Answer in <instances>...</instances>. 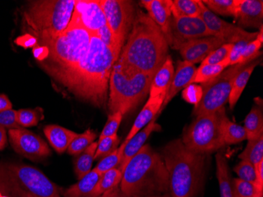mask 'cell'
I'll use <instances>...</instances> for the list:
<instances>
[{"instance_id": "obj_1", "label": "cell", "mask_w": 263, "mask_h": 197, "mask_svg": "<svg viewBox=\"0 0 263 197\" xmlns=\"http://www.w3.org/2000/svg\"><path fill=\"white\" fill-rule=\"evenodd\" d=\"M168 50L169 44L160 28L147 14L137 10L117 63L128 76L140 72L155 77L169 56Z\"/></svg>"}, {"instance_id": "obj_2", "label": "cell", "mask_w": 263, "mask_h": 197, "mask_svg": "<svg viewBox=\"0 0 263 197\" xmlns=\"http://www.w3.org/2000/svg\"><path fill=\"white\" fill-rule=\"evenodd\" d=\"M118 60L111 49L106 47L97 35H91L85 60L63 86L81 100L97 108H105L108 101L110 75Z\"/></svg>"}, {"instance_id": "obj_3", "label": "cell", "mask_w": 263, "mask_h": 197, "mask_svg": "<svg viewBox=\"0 0 263 197\" xmlns=\"http://www.w3.org/2000/svg\"><path fill=\"white\" fill-rule=\"evenodd\" d=\"M91 35L73 14L67 28L44 47L46 71L63 85L85 60Z\"/></svg>"}, {"instance_id": "obj_4", "label": "cell", "mask_w": 263, "mask_h": 197, "mask_svg": "<svg viewBox=\"0 0 263 197\" xmlns=\"http://www.w3.org/2000/svg\"><path fill=\"white\" fill-rule=\"evenodd\" d=\"M162 157L169 174L171 197H198L204 186L206 154L189 150L181 139L162 149Z\"/></svg>"}, {"instance_id": "obj_5", "label": "cell", "mask_w": 263, "mask_h": 197, "mask_svg": "<svg viewBox=\"0 0 263 197\" xmlns=\"http://www.w3.org/2000/svg\"><path fill=\"white\" fill-rule=\"evenodd\" d=\"M119 187L124 193L136 196L170 194L169 174L161 154L143 145L125 167Z\"/></svg>"}, {"instance_id": "obj_6", "label": "cell", "mask_w": 263, "mask_h": 197, "mask_svg": "<svg viewBox=\"0 0 263 197\" xmlns=\"http://www.w3.org/2000/svg\"><path fill=\"white\" fill-rule=\"evenodd\" d=\"M76 0L32 1L22 11V30L44 47L69 26Z\"/></svg>"}, {"instance_id": "obj_7", "label": "cell", "mask_w": 263, "mask_h": 197, "mask_svg": "<svg viewBox=\"0 0 263 197\" xmlns=\"http://www.w3.org/2000/svg\"><path fill=\"white\" fill-rule=\"evenodd\" d=\"M60 189L41 170L21 163H0V192L10 197H61Z\"/></svg>"}, {"instance_id": "obj_8", "label": "cell", "mask_w": 263, "mask_h": 197, "mask_svg": "<svg viewBox=\"0 0 263 197\" xmlns=\"http://www.w3.org/2000/svg\"><path fill=\"white\" fill-rule=\"evenodd\" d=\"M153 78L140 72L128 76L122 72L120 65L116 62L109 82V115L120 112L125 115L135 109L150 92Z\"/></svg>"}, {"instance_id": "obj_9", "label": "cell", "mask_w": 263, "mask_h": 197, "mask_svg": "<svg viewBox=\"0 0 263 197\" xmlns=\"http://www.w3.org/2000/svg\"><path fill=\"white\" fill-rule=\"evenodd\" d=\"M226 116V108L217 112L201 114L183 133L181 140L189 150L197 153L209 154L226 146L222 135V122Z\"/></svg>"}, {"instance_id": "obj_10", "label": "cell", "mask_w": 263, "mask_h": 197, "mask_svg": "<svg viewBox=\"0 0 263 197\" xmlns=\"http://www.w3.org/2000/svg\"><path fill=\"white\" fill-rule=\"evenodd\" d=\"M247 65L236 64L224 69L216 78L201 84L202 96L195 105L193 115L215 112L229 101L233 81Z\"/></svg>"}, {"instance_id": "obj_11", "label": "cell", "mask_w": 263, "mask_h": 197, "mask_svg": "<svg viewBox=\"0 0 263 197\" xmlns=\"http://www.w3.org/2000/svg\"><path fill=\"white\" fill-rule=\"evenodd\" d=\"M104 12L107 26L115 38L118 48L122 51L131 31L136 10L134 2L126 0H99Z\"/></svg>"}, {"instance_id": "obj_12", "label": "cell", "mask_w": 263, "mask_h": 197, "mask_svg": "<svg viewBox=\"0 0 263 197\" xmlns=\"http://www.w3.org/2000/svg\"><path fill=\"white\" fill-rule=\"evenodd\" d=\"M12 148L19 155L32 161H41L51 155L45 141L32 132L25 128L13 129L8 131Z\"/></svg>"}, {"instance_id": "obj_13", "label": "cell", "mask_w": 263, "mask_h": 197, "mask_svg": "<svg viewBox=\"0 0 263 197\" xmlns=\"http://www.w3.org/2000/svg\"><path fill=\"white\" fill-rule=\"evenodd\" d=\"M199 5L200 7L201 17L214 37L223 40L226 44H233L239 41H252L256 39L258 32H249L243 28L224 22L216 14H213L201 0H199Z\"/></svg>"}, {"instance_id": "obj_14", "label": "cell", "mask_w": 263, "mask_h": 197, "mask_svg": "<svg viewBox=\"0 0 263 197\" xmlns=\"http://www.w3.org/2000/svg\"><path fill=\"white\" fill-rule=\"evenodd\" d=\"M171 45L179 50L184 43L199 38L214 37L202 17H175L171 19Z\"/></svg>"}, {"instance_id": "obj_15", "label": "cell", "mask_w": 263, "mask_h": 197, "mask_svg": "<svg viewBox=\"0 0 263 197\" xmlns=\"http://www.w3.org/2000/svg\"><path fill=\"white\" fill-rule=\"evenodd\" d=\"M73 14L92 35L107 24L99 0H77Z\"/></svg>"}, {"instance_id": "obj_16", "label": "cell", "mask_w": 263, "mask_h": 197, "mask_svg": "<svg viewBox=\"0 0 263 197\" xmlns=\"http://www.w3.org/2000/svg\"><path fill=\"white\" fill-rule=\"evenodd\" d=\"M224 44L220 38L209 37L187 41L181 46L179 51L184 61L195 65L202 63L211 52Z\"/></svg>"}, {"instance_id": "obj_17", "label": "cell", "mask_w": 263, "mask_h": 197, "mask_svg": "<svg viewBox=\"0 0 263 197\" xmlns=\"http://www.w3.org/2000/svg\"><path fill=\"white\" fill-rule=\"evenodd\" d=\"M241 27L259 29L262 27L263 1L261 0H236L233 16Z\"/></svg>"}, {"instance_id": "obj_18", "label": "cell", "mask_w": 263, "mask_h": 197, "mask_svg": "<svg viewBox=\"0 0 263 197\" xmlns=\"http://www.w3.org/2000/svg\"><path fill=\"white\" fill-rule=\"evenodd\" d=\"M140 4L147 10V15L160 28L166 40L171 45V19L172 0H143Z\"/></svg>"}, {"instance_id": "obj_19", "label": "cell", "mask_w": 263, "mask_h": 197, "mask_svg": "<svg viewBox=\"0 0 263 197\" xmlns=\"http://www.w3.org/2000/svg\"><path fill=\"white\" fill-rule=\"evenodd\" d=\"M159 116V115L155 116L152 120V121L149 122L148 125L146 126L137 134L134 135V137H132L128 142L123 143L125 145V149H124L120 164L118 167L122 173H123L125 167L131 160V158L135 156L137 152L142 149V147L145 145V142L148 139L149 136L153 132L161 131V130H162L161 126L156 123V120H157Z\"/></svg>"}, {"instance_id": "obj_20", "label": "cell", "mask_w": 263, "mask_h": 197, "mask_svg": "<svg viewBox=\"0 0 263 197\" xmlns=\"http://www.w3.org/2000/svg\"><path fill=\"white\" fill-rule=\"evenodd\" d=\"M196 69H197L194 64L187 63L186 61H178L177 62V69L174 72V76L171 87L165 95V100H164L162 108L159 111V115L163 111L165 106L173 100V98L179 92L189 85V83L194 77Z\"/></svg>"}, {"instance_id": "obj_21", "label": "cell", "mask_w": 263, "mask_h": 197, "mask_svg": "<svg viewBox=\"0 0 263 197\" xmlns=\"http://www.w3.org/2000/svg\"><path fill=\"white\" fill-rule=\"evenodd\" d=\"M165 97V94H162L154 98L149 97L147 103L136 118L134 126L127 135L126 138L123 143L128 142L134 135L137 134L142 129L148 125L149 122H151L155 116L159 115V112L162 108Z\"/></svg>"}, {"instance_id": "obj_22", "label": "cell", "mask_w": 263, "mask_h": 197, "mask_svg": "<svg viewBox=\"0 0 263 197\" xmlns=\"http://www.w3.org/2000/svg\"><path fill=\"white\" fill-rule=\"evenodd\" d=\"M174 72L175 71H174L172 59L171 56H168L165 63L158 70L152 80L150 92H149L151 98L156 97L162 94L166 95L172 83Z\"/></svg>"}, {"instance_id": "obj_23", "label": "cell", "mask_w": 263, "mask_h": 197, "mask_svg": "<svg viewBox=\"0 0 263 197\" xmlns=\"http://www.w3.org/2000/svg\"><path fill=\"white\" fill-rule=\"evenodd\" d=\"M48 141L58 153H64L78 133L57 125L46 126L44 129Z\"/></svg>"}, {"instance_id": "obj_24", "label": "cell", "mask_w": 263, "mask_h": 197, "mask_svg": "<svg viewBox=\"0 0 263 197\" xmlns=\"http://www.w3.org/2000/svg\"><path fill=\"white\" fill-rule=\"evenodd\" d=\"M216 159L217 178L219 184L221 197H233V178L229 170L228 161L224 150L220 149L215 156Z\"/></svg>"}, {"instance_id": "obj_25", "label": "cell", "mask_w": 263, "mask_h": 197, "mask_svg": "<svg viewBox=\"0 0 263 197\" xmlns=\"http://www.w3.org/2000/svg\"><path fill=\"white\" fill-rule=\"evenodd\" d=\"M102 174L93 169L88 174L80 179L67 189H60V195L63 197H86L97 186Z\"/></svg>"}, {"instance_id": "obj_26", "label": "cell", "mask_w": 263, "mask_h": 197, "mask_svg": "<svg viewBox=\"0 0 263 197\" xmlns=\"http://www.w3.org/2000/svg\"><path fill=\"white\" fill-rule=\"evenodd\" d=\"M260 60H255L252 62L249 65H247L246 67L243 68L240 71L233 83V87H232L231 93H230V97H229V104H230V109L233 110L236 106V103L241 96L248 81H249L250 77L252 75L254 69L256 67L257 65L259 63Z\"/></svg>"}, {"instance_id": "obj_27", "label": "cell", "mask_w": 263, "mask_h": 197, "mask_svg": "<svg viewBox=\"0 0 263 197\" xmlns=\"http://www.w3.org/2000/svg\"><path fill=\"white\" fill-rule=\"evenodd\" d=\"M247 140H255L263 137L262 110L258 106L252 108L245 120Z\"/></svg>"}, {"instance_id": "obj_28", "label": "cell", "mask_w": 263, "mask_h": 197, "mask_svg": "<svg viewBox=\"0 0 263 197\" xmlns=\"http://www.w3.org/2000/svg\"><path fill=\"white\" fill-rule=\"evenodd\" d=\"M122 178V173L118 168L112 169L102 174L97 186L86 197H100L105 192L119 185Z\"/></svg>"}, {"instance_id": "obj_29", "label": "cell", "mask_w": 263, "mask_h": 197, "mask_svg": "<svg viewBox=\"0 0 263 197\" xmlns=\"http://www.w3.org/2000/svg\"><path fill=\"white\" fill-rule=\"evenodd\" d=\"M97 145L98 142H93L84 152L76 155L77 158L74 160V170L78 180L85 177L91 171Z\"/></svg>"}, {"instance_id": "obj_30", "label": "cell", "mask_w": 263, "mask_h": 197, "mask_svg": "<svg viewBox=\"0 0 263 197\" xmlns=\"http://www.w3.org/2000/svg\"><path fill=\"white\" fill-rule=\"evenodd\" d=\"M171 13L175 17H200L199 0H174L171 4Z\"/></svg>"}, {"instance_id": "obj_31", "label": "cell", "mask_w": 263, "mask_h": 197, "mask_svg": "<svg viewBox=\"0 0 263 197\" xmlns=\"http://www.w3.org/2000/svg\"><path fill=\"white\" fill-rule=\"evenodd\" d=\"M223 140L226 145H236L247 140L245 128L224 117L222 122Z\"/></svg>"}, {"instance_id": "obj_32", "label": "cell", "mask_w": 263, "mask_h": 197, "mask_svg": "<svg viewBox=\"0 0 263 197\" xmlns=\"http://www.w3.org/2000/svg\"><path fill=\"white\" fill-rule=\"evenodd\" d=\"M239 158L246 160L254 167L263 160V137L255 140H248L245 150L239 155Z\"/></svg>"}, {"instance_id": "obj_33", "label": "cell", "mask_w": 263, "mask_h": 197, "mask_svg": "<svg viewBox=\"0 0 263 197\" xmlns=\"http://www.w3.org/2000/svg\"><path fill=\"white\" fill-rule=\"evenodd\" d=\"M226 68V66H224V63L218 65L200 66L196 69L194 77L189 84H203V83L208 82L213 78H216Z\"/></svg>"}, {"instance_id": "obj_34", "label": "cell", "mask_w": 263, "mask_h": 197, "mask_svg": "<svg viewBox=\"0 0 263 197\" xmlns=\"http://www.w3.org/2000/svg\"><path fill=\"white\" fill-rule=\"evenodd\" d=\"M44 111L42 108L35 109H21L17 111V124L22 128L37 126L38 123L44 119Z\"/></svg>"}, {"instance_id": "obj_35", "label": "cell", "mask_w": 263, "mask_h": 197, "mask_svg": "<svg viewBox=\"0 0 263 197\" xmlns=\"http://www.w3.org/2000/svg\"><path fill=\"white\" fill-rule=\"evenodd\" d=\"M96 138H97V133H95L92 130H86L82 134H78L69 145L67 149L68 153L72 155H79L93 142H95Z\"/></svg>"}, {"instance_id": "obj_36", "label": "cell", "mask_w": 263, "mask_h": 197, "mask_svg": "<svg viewBox=\"0 0 263 197\" xmlns=\"http://www.w3.org/2000/svg\"><path fill=\"white\" fill-rule=\"evenodd\" d=\"M124 149H125V145L122 143L121 146L118 147V149H115L112 153L101 158L94 170L98 172L99 174H103L112 169L118 168L122 160Z\"/></svg>"}, {"instance_id": "obj_37", "label": "cell", "mask_w": 263, "mask_h": 197, "mask_svg": "<svg viewBox=\"0 0 263 197\" xmlns=\"http://www.w3.org/2000/svg\"><path fill=\"white\" fill-rule=\"evenodd\" d=\"M202 2L213 14L234 16L236 0H202Z\"/></svg>"}, {"instance_id": "obj_38", "label": "cell", "mask_w": 263, "mask_h": 197, "mask_svg": "<svg viewBox=\"0 0 263 197\" xmlns=\"http://www.w3.org/2000/svg\"><path fill=\"white\" fill-rule=\"evenodd\" d=\"M262 27L260 28V32H258L256 39L251 41L247 46L240 58L239 64L248 65L254 59L258 58L261 55L260 49L262 47Z\"/></svg>"}, {"instance_id": "obj_39", "label": "cell", "mask_w": 263, "mask_h": 197, "mask_svg": "<svg viewBox=\"0 0 263 197\" xmlns=\"http://www.w3.org/2000/svg\"><path fill=\"white\" fill-rule=\"evenodd\" d=\"M119 143H120V138L118 137V135L114 136V137L100 139L96 154H95L94 159L103 158V157L112 153L115 149H118Z\"/></svg>"}, {"instance_id": "obj_40", "label": "cell", "mask_w": 263, "mask_h": 197, "mask_svg": "<svg viewBox=\"0 0 263 197\" xmlns=\"http://www.w3.org/2000/svg\"><path fill=\"white\" fill-rule=\"evenodd\" d=\"M233 44H224L218 47L216 50H214L211 52L204 60L201 63V66L204 65H218L221 63H224L226 65V61L228 59L231 51ZM227 67V66H226Z\"/></svg>"}, {"instance_id": "obj_41", "label": "cell", "mask_w": 263, "mask_h": 197, "mask_svg": "<svg viewBox=\"0 0 263 197\" xmlns=\"http://www.w3.org/2000/svg\"><path fill=\"white\" fill-rule=\"evenodd\" d=\"M233 197H252L257 190L255 184L245 182L241 179H233Z\"/></svg>"}, {"instance_id": "obj_42", "label": "cell", "mask_w": 263, "mask_h": 197, "mask_svg": "<svg viewBox=\"0 0 263 197\" xmlns=\"http://www.w3.org/2000/svg\"><path fill=\"white\" fill-rule=\"evenodd\" d=\"M123 117L124 115L120 112L109 115L108 119H107L106 125L100 134V139L116 136L117 132L120 127Z\"/></svg>"}, {"instance_id": "obj_43", "label": "cell", "mask_w": 263, "mask_h": 197, "mask_svg": "<svg viewBox=\"0 0 263 197\" xmlns=\"http://www.w3.org/2000/svg\"><path fill=\"white\" fill-rule=\"evenodd\" d=\"M235 173L237 174L238 178L245 181V182L255 183V168L251 163L246 160H241L233 169Z\"/></svg>"}, {"instance_id": "obj_44", "label": "cell", "mask_w": 263, "mask_h": 197, "mask_svg": "<svg viewBox=\"0 0 263 197\" xmlns=\"http://www.w3.org/2000/svg\"><path fill=\"white\" fill-rule=\"evenodd\" d=\"M95 35H97V37L101 40L102 42H103L106 47H108L109 48L111 49L112 51L116 55L117 57L119 58L121 51L118 48V46H117L116 42H115L113 33H112L111 30H110L109 26H107V24H106V26L102 27L101 29L97 32V33L95 34Z\"/></svg>"}, {"instance_id": "obj_45", "label": "cell", "mask_w": 263, "mask_h": 197, "mask_svg": "<svg viewBox=\"0 0 263 197\" xmlns=\"http://www.w3.org/2000/svg\"><path fill=\"white\" fill-rule=\"evenodd\" d=\"M0 127L9 130L21 128L17 124V111L14 109L0 111Z\"/></svg>"}, {"instance_id": "obj_46", "label": "cell", "mask_w": 263, "mask_h": 197, "mask_svg": "<svg viewBox=\"0 0 263 197\" xmlns=\"http://www.w3.org/2000/svg\"><path fill=\"white\" fill-rule=\"evenodd\" d=\"M250 42L251 41H241L233 44L230 56H229L227 60L226 61V65L227 67L239 64L240 58H241L245 48H246L247 46H248Z\"/></svg>"}, {"instance_id": "obj_47", "label": "cell", "mask_w": 263, "mask_h": 197, "mask_svg": "<svg viewBox=\"0 0 263 197\" xmlns=\"http://www.w3.org/2000/svg\"><path fill=\"white\" fill-rule=\"evenodd\" d=\"M100 197H140L136 196V195H127V194L124 193L122 190H121L119 185L115 186L112 188L110 190L105 192L103 195H100ZM155 197H171V194H165V195H160V196H155Z\"/></svg>"}, {"instance_id": "obj_48", "label": "cell", "mask_w": 263, "mask_h": 197, "mask_svg": "<svg viewBox=\"0 0 263 197\" xmlns=\"http://www.w3.org/2000/svg\"><path fill=\"white\" fill-rule=\"evenodd\" d=\"M255 186L257 190L263 192V160L255 166Z\"/></svg>"}, {"instance_id": "obj_49", "label": "cell", "mask_w": 263, "mask_h": 197, "mask_svg": "<svg viewBox=\"0 0 263 197\" xmlns=\"http://www.w3.org/2000/svg\"><path fill=\"white\" fill-rule=\"evenodd\" d=\"M13 109L11 102L6 95L0 94V111Z\"/></svg>"}, {"instance_id": "obj_50", "label": "cell", "mask_w": 263, "mask_h": 197, "mask_svg": "<svg viewBox=\"0 0 263 197\" xmlns=\"http://www.w3.org/2000/svg\"><path fill=\"white\" fill-rule=\"evenodd\" d=\"M7 144V135L6 129L0 127V151L5 149Z\"/></svg>"}, {"instance_id": "obj_51", "label": "cell", "mask_w": 263, "mask_h": 197, "mask_svg": "<svg viewBox=\"0 0 263 197\" xmlns=\"http://www.w3.org/2000/svg\"><path fill=\"white\" fill-rule=\"evenodd\" d=\"M252 197H263V192H256Z\"/></svg>"}, {"instance_id": "obj_52", "label": "cell", "mask_w": 263, "mask_h": 197, "mask_svg": "<svg viewBox=\"0 0 263 197\" xmlns=\"http://www.w3.org/2000/svg\"><path fill=\"white\" fill-rule=\"evenodd\" d=\"M1 197H10V196H9V195H3Z\"/></svg>"}, {"instance_id": "obj_53", "label": "cell", "mask_w": 263, "mask_h": 197, "mask_svg": "<svg viewBox=\"0 0 263 197\" xmlns=\"http://www.w3.org/2000/svg\"><path fill=\"white\" fill-rule=\"evenodd\" d=\"M23 197H35V196H32V195H26V196Z\"/></svg>"}, {"instance_id": "obj_54", "label": "cell", "mask_w": 263, "mask_h": 197, "mask_svg": "<svg viewBox=\"0 0 263 197\" xmlns=\"http://www.w3.org/2000/svg\"><path fill=\"white\" fill-rule=\"evenodd\" d=\"M3 194L2 192H0V197L2 196Z\"/></svg>"}]
</instances>
